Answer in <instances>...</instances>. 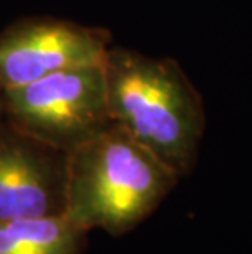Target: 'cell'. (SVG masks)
Segmentation results:
<instances>
[{
	"instance_id": "1",
	"label": "cell",
	"mask_w": 252,
	"mask_h": 254,
	"mask_svg": "<svg viewBox=\"0 0 252 254\" xmlns=\"http://www.w3.org/2000/svg\"><path fill=\"white\" fill-rule=\"evenodd\" d=\"M111 122L167 164L189 176L205 133V105L180 64L111 46L103 61Z\"/></svg>"
},
{
	"instance_id": "2",
	"label": "cell",
	"mask_w": 252,
	"mask_h": 254,
	"mask_svg": "<svg viewBox=\"0 0 252 254\" xmlns=\"http://www.w3.org/2000/svg\"><path fill=\"white\" fill-rule=\"evenodd\" d=\"M180 177L111 123L69 153L66 217L80 228L123 236L159 208Z\"/></svg>"
},
{
	"instance_id": "3",
	"label": "cell",
	"mask_w": 252,
	"mask_h": 254,
	"mask_svg": "<svg viewBox=\"0 0 252 254\" xmlns=\"http://www.w3.org/2000/svg\"><path fill=\"white\" fill-rule=\"evenodd\" d=\"M5 122L71 153L111 123L103 64L64 69L2 92Z\"/></svg>"
},
{
	"instance_id": "4",
	"label": "cell",
	"mask_w": 252,
	"mask_h": 254,
	"mask_svg": "<svg viewBox=\"0 0 252 254\" xmlns=\"http://www.w3.org/2000/svg\"><path fill=\"white\" fill-rule=\"evenodd\" d=\"M111 35L56 17H23L0 31V92L64 69L103 64Z\"/></svg>"
},
{
	"instance_id": "5",
	"label": "cell",
	"mask_w": 252,
	"mask_h": 254,
	"mask_svg": "<svg viewBox=\"0 0 252 254\" xmlns=\"http://www.w3.org/2000/svg\"><path fill=\"white\" fill-rule=\"evenodd\" d=\"M69 153L0 127V223L66 215Z\"/></svg>"
},
{
	"instance_id": "6",
	"label": "cell",
	"mask_w": 252,
	"mask_h": 254,
	"mask_svg": "<svg viewBox=\"0 0 252 254\" xmlns=\"http://www.w3.org/2000/svg\"><path fill=\"white\" fill-rule=\"evenodd\" d=\"M89 231L66 215L0 223V254H84Z\"/></svg>"
},
{
	"instance_id": "7",
	"label": "cell",
	"mask_w": 252,
	"mask_h": 254,
	"mask_svg": "<svg viewBox=\"0 0 252 254\" xmlns=\"http://www.w3.org/2000/svg\"><path fill=\"white\" fill-rule=\"evenodd\" d=\"M5 122V112H3V99H2V92H0V127Z\"/></svg>"
}]
</instances>
